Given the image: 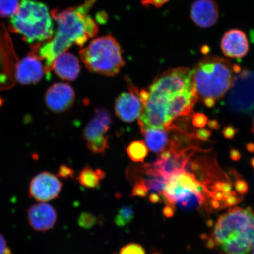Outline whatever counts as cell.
Segmentation results:
<instances>
[{
    "label": "cell",
    "instance_id": "cell-42",
    "mask_svg": "<svg viewBox=\"0 0 254 254\" xmlns=\"http://www.w3.org/2000/svg\"><path fill=\"white\" fill-rule=\"evenodd\" d=\"M252 131L254 134V120H253V128H252Z\"/></svg>",
    "mask_w": 254,
    "mask_h": 254
},
{
    "label": "cell",
    "instance_id": "cell-4",
    "mask_svg": "<svg viewBox=\"0 0 254 254\" xmlns=\"http://www.w3.org/2000/svg\"><path fill=\"white\" fill-rule=\"evenodd\" d=\"M9 23V30L21 35L28 43L49 41L55 33L49 7L36 0H21Z\"/></svg>",
    "mask_w": 254,
    "mask_h": 254
},
{
    "label": "cell",
    "instance_id": "cell-26",
    "mask_svg": "<svg viewBox=\"0 0 254 254\" xmlns=\"http://www.w3.org/2000/svg\"><path fill=\"white\" fill-rule=\"evenodd\" d=\"M148 190L144 179H138L133 186L131 196L132 198H145L148 194Z\"/></svg>",
    "mask_w": 254,
    "mask_h": 254
},
{
    "label": "cell",
    "instance_id": "cell-2",
    "mask_svg": "<svg viewBox=\"0 0 254 254\" xmlns=\"http://www.w3.org/2000/svg\"><path fill=\"white\" fill-rule=\"evenodd\" d=\"M254 245V212L250 207L234 208L221 216L208 246L225 254H248Z\"/></svg>",
    "mask_w": 254,
    "mask_h": 254
},
{
    "label": "cell",
    "instance_id": "cell-29",
    "mask_svg": "<svg viewBox=\"0 0 254 254\" xmlns=\"http://www.w3.org/2000/svg\"><path fill=\"white\" fill-rule=\"evenodd\" d=\"M74 171L72 168L63 164L59 168L58 173L57 176L63 179H73L74 177Z\"/></svg>",
    "mask_w": 254,
    "mask_h": 254
},
{
    "label": "cell",
    "instance_id": "cell-41",
    "mask_svg": "<svg viewBox=\"0 0 254 254\" xmlns=\"http://www.w3.org/2000/svg\"><path fill=\"white\" fill-rule=\"evenodd\" d=\"M251 163H252V166L254 168V158L252 159V161H251Z\"/></svg>",
    "mask_w": 254,
    "mask_h": 254
},
{
    "label": "cell",
    "instance_id": "cell-35",
    "mask_svg": "<svg viewBox=\"0 0 254 254\" xmlns=\"http://www.w3.org/2000/svg\"><path fill=\"white\" fill-rule=\"evenodd\" d=\"M166 206L163 209V214L167 218L173 217L175 212V205L166 202Z\"/></svg>",
    "mask_w": 254,
    "mask_h": 254
},
{
    "label": "cell",
    "instance_id": "cell-7",
    "mask_svg": "<svg viewBox=\"0 0 254 254\" xmlns=\"http://www.w3.org/2000/svg\"><path fill=\"white\" fill-rule=\"evenodd\" d=\"M193 88L192 70L177 68L165 72L155 79L149 88L148 94L167 98Z\"/></svg>",
    "mask_w": 254,
    "mask_h": 254
},
{
    "label": "cell",
    "instance_id": "cell-8",
    "mask_svg": "<svg viewBox=\"0 0 254 254\" xmlns=\"http://www.w3.org/2000/svg\"><path fill=\"white\" fill-rule=\"evenodd\" d=\"M228 95V106L234 112L249 114L254 109V71L244 70L234 77Z\"/></svg>",
    "mask_w": 254,
    "mask_h": 254
},
{
    "label": "cell",
    "instance_id": "cell-1",
    "mask_svg": "<svg viewBox=\"0 0 254 254\" xmlns=\"http://www.w3.org/2000/svg\"><path fill=\"white\" fill-rule=\"evenodd\" d=\"M88 5V4H87ZM87 5L51 12L57 24L56 33L42 45L35 46L37 55L45 62L44 70L50 76L54 60L66 52L73 44L82 47L88 40L96 36L98 25L88 14Z\"/></svg>",
    "mask_w": 254,
    "mask_h": 254
},
{
    "label": "cell",
    "instance_id": "cell-17",
    "mask_svg": "<svg viewBox=\"0 0 254 254\" xmlns=\"http://www.w3.org/2000/svg\"><path fill=\"white\" fill-rule=\"evenodd\" d=\"M142 104L139 92L132 88L129 93H124L117 98L115 111L117 117L123 122H134L140 116Z\"/></svg>",
    "mask_w": 254,
    "mask_h": 254
},
{
    "label": "cell",
    "instance_id": "cell-23",
    "mask_svg": "<svg viewBox=\"0 0 254 254\" xmlns=\"http://www.w3.org/2000/svg\"><path fill=\"white\" fill-rule=\"evenodd\" d=\"M147 175V177L144 179L148 190L153 192L163 193L168 180L163 176H159V175Z\"/></svg>",
    "mask_w": 254,
    "mask_h": 254
},
{
    "label": "cell",
    "instance_id": "cell-13",
    "mask_svg": "<svg viewBox=\"0 0 254 254\" xmlns=\"http://www.w3.org/2000/svg\"><path fill=\"white\" fill-rule=\"evenodd\" d=\"M45 72L41 59L34 47L29 55L25 57L18 63L16 78L21 84H36L42 79Z\"/></svg>",
    "mask_w": 254,
    "mask_h": 254
},
{
    "label": "cell",
    "instance_id": "cell-36",
    "mask_svg": "<svg viewBox=\"0 0 254 254\" xmlns=\"http://www.w3.org/2000/svg\"><path fill=\"white\" fill-rule=\"evenodd\" d=\"M236 129L232 126H227L224 129L222 134L225 138L227 139H232L236 135Z\"/></svg>",
    "mask_w": 254,
    "mask_h": 254
},
{
    "label": "cell",
    "instance_id": "cell-40",
    "mask_svg": "<svg viewBox=\"0 0 254 254\" xmlns=\"http://www.w3.org/2000/svg\"><path fill=\"white\" fill-rule=\"evenodd\" d=\"M248 150L250 152H254V144H249L247 145Z\"/></svg>",
    "mask_w": 254,
    "mask_h": 254
},
{
    "label": "cell",
    "instance_id": "cell-10",
    "mask_svg": "<svg viewBox=\"0 0 254 254\" xmlns=\"http://www.w3.org/2000/svg\"><path fill=\"white\" fill-rule=\"evenodd\" d=\"M111 117L106 109L95 110L93 119L84 130V137L88 150L96 154H102L109 148V135Z\"/></svg>",
    "mask_w": 254,
    "mask_h": 254
},
{
    "label": "cell",
    "instance_id": "cell-28",
    "mask_svg": "<svg viewBox=\"0 0 254 254\" xmlns=\"http://www.w3.org/2000/svg\"><path fill=\"white\" fill-rule=\"evenodd\" d=\"M117 254H146L145 251L142 246L138 244L131 243L123 247Z\"/></svg>",
    "mask_w": 254,
    "mask_h": 254
},
{
    "label": "cell",
    "instance_id": "cell-34",
    "mask_svg": "<svg viewBox=\"0 0 254 254\" xmlns=\"http://www.w3.org/2000/svg\"><path fill=\"white\" fill-rule=\"evenodd\" d=\"M0 254H12L7 247V241L1 234H0Z\"/></svg>",
    "mask_w": 254,
    "mask_h": 254
},
{
    "label": "cell",
    "instance_id": "cell-20",
    "mask_svg": "<svg viewBox=\"0 0 254 254\" xmlns=\"http://www.w3.org/2000/svg\"><path fill=\"white\" fill-rule=\"evenodd\" d=\"M168 131L170 130L150 129L141 132L144 135L147 147L155 153H161L166 150L170 144Z\"/></svg>",
    "mask_w": 254,
    "mask_h": 254
},
{
    "label": "cell",
    "instance_id": "cell-39",
    "mask_svg": "<svg viewBox=\"0 0 254 254\" xmlns=\"http://www.w3.org/2000/svg\"><path fill=\"white\" fill-rule=\"evenodd\" d=\"M208 125L209 128L212 129H217L220 128V125L216 120H210L208 122Z\"/></svg>",
    "mask_w": 254,
    "mask_h": 254
},
{
    "label": "cell",
    "instance_id": "cell-38",
    "mask_svg": "<svg viewBox=\"0 0 254 254\" xmlns=\"http://www.w3.org/2000/svg\"><path fill=\"white\" fill-rule=\"evenodd\" d=\"M240 153L236 150H233L231 151V158L233 161H238L240 159Z\"/></svg>",
    "mask_w": 254,
    "mask_h": 254
},
{
    "label": "cell",
    "instance_id": "cell-22",
    "mask_svg": "<svg viewBox=\"0 0 254 254\" xmlns=\"http://www.w3.org/2000/svg\"><path fill=\"white\" fill-rule=\"evenodd\" d=\"M127 154L136 163L143 162L147 156L148 150L147 145L142 141H135L131 143L127 148Z\"/></svg>",
    "mask_w": 254,
    "mask_h": 254
},
{
    "label": "cell",
    "instance_id": "cell-16",
    "mask_svg": "<svg viewBox=\"0 0 254 254\" xmlns=\"http://www.w3.org/2000/svg\"><path fill=\"white\" fill-rule=\"evenodd\" d=\"M220 11L214 0H196L190 10L193 23L200 28H210L217 23Z\"/></svg>",
    "mask_w": 254,
    "mask_h": 254
},
{
    "label": "cell",
    "instance_id": "cell-33",
    "mask_svg": "<svg viewBox=\"0 0 254 254\" xmlns=\"http://www.w3.org/2000/svg\"><path fill=\"white\" fill-rule=\"evenodd\" d=\"M211 135V132L205 129H200L196 132V137L201 141H206Z\"/></svg>",
    "mask_w": 254,
    "mask_h": 254
},
{
    "label": "cell",
    "instance_id": "cell-5",
    "mask_svg": "<svg viewBox=\"0 0 254 254\" xmlns=\"http://www.w3.org/2000/svg\"><path fill=\"white\" fill-rule=\"evenodd\" d=\"M79 55L89 71L109 77L118 74L125 65L120 44L110 35L92 40Z\"/></svg>",
    "mask_w": 254,
    "mask_h": 254
},
{
    "label": "cell",
    "instance_id": "cell-37",
    "mask_svg": "<svg viewBox=\"0 0 254 254\" xmlns=\"http://www.w3.org/2000/svg\"><path fill=\"white\" fill-rule=\"evenodd\" d=\"M149 200L152 204H158L161 202L160 193L153 192L149 196Z\"/></svg>",
    "mask_w": 254,
    "mask_h": 254
},
{
    "label": "cell",
    "instance_id": "cell-25",
    "mask_svg": "<svg viewBox=\"0 0 254 254\" xmlns=\"http://www.w3.org/2000/svg\"><path fill=\"white\" fill-rule=\"evenodd\" d=\"M20 0H0V17H11L17 11Z\"/></svg>",
    "mask_w": 254,
    "mask_h": 254
},
{
    "label": "cell",
    "instance_id": "cell-31",
    "mask_svg": "<svg viewBox=\"0 0 254 254\" xmlns=\"http://www.w3.org/2000/svg\"><path fill=\"white\" fill-rule=\"evenodd\" d=\"M169 1L170 0H142V4L145 7L152 6L155 8H160Z\"/></svg>",
    "mask_w": 254,
    "mask_h": 254
},
{
    "label": "cell",
    "instance_id": "cell-32",
    "mask_svg": "<svg viewBox=\"0 0 254 254\" xmlns=\"http://www.w3.org/2000/svg\"><path fill=\"white\" fill-rule=\"evenodd\" d=\"M236 190L237 192L239 193L240 194L244 195L247 192L248 190H249V187H248V184L245 181L240 180L237 181Z\"/></svg>",
    "mask_w": 254,
    "mask_h": 254
},
{
    "label": "cell",
    "instance_id": "cell-21",
    "mask_svg": "<svg viewBox=\"0 0 254 254\" xmlns=\"http://www.w3.org/2000/svg\"><path fill=\"white\" fill-rule=\"evenodd\" d=\"M106 176V173L101 169H93L90 167H85L79 173L77 180L82 186L88 189H95L100 185L101 180Z\"/></svg>",
    "mask_w": 254,
    "mask_h": 254
},
{
    "label": "cell",
    "instance_id": "cell-43",
    "mask_svg": "<svg viewBox=\"0 0 254 254\" xmlns=\"http://www.w3.org/2000/svg\"><path fill=\"white\" fill-rule=\"evenodd\" d=\"M252 254H254V245L253 246L252 249Z\"/></svg>",
    "mask_w": 254,
    "mask_h": 254
},
{
    "label": "cell",
    "instance_id": "cell-6",
    "mask_svg": "<svg viewBox=\"0 0 254 254\" xmlns=\"http://www.w3.org/2000/svg\"><path fill=\"white\" fill-rule=\"evenodd\" d=\"M198 150L195 147L181 148L179 141L171 139L166 150L153 163L144 166L146 174L159 175L168 180L175 174L186 171L191 155Z\"/></svg>",
    "mask_w": 254,
    "mask_h": 254
},
{
    "label": "cell",
    "instance_id": "cell-11",
    "mask_svg": "<svg viewBox=\"0 0 254 254\" xmlns=\"http://www.w3.org/2000/svg\"><path fill=\"white\" fill-rule=\"evenodd\" d=\"M63 183L58 176L49 171L36 175L31 180L30 197L39 202H47L59 197Z\"/></svg>",
    "mask_w": 254,
    "mask_h": 254
},
{
    "label": "cell",
    "instance_id": "cell-12",
    "mask_svg": "<svg viewBox=\"0 0 254 254\" xmlns=\"http://www.w3.org/2000/svg\"><path fill=\"white\" fill-rule=\"evenodd\" d=\"M166 100L167 118L170 129L173 128V121L182 116H188L198 100L195 88L183 93L165 98Z\"/></svg>",
    "mask_w": 254,
    "mask_h": 254
},
{
    "label": "cell",
    "instance_id": "cell-24",
    "mask_svg": "<svg viewBox=\"0 0 254 254\" xmlns=\"http://www.w3.org/2000/svg\"><path fill=\"white\" fill-rule=\"evenodd\" d=\"M134 218V211L131 206H123L120 209L114 221L119 227H125L131 222Z\"/></svg>",
    "mask_w": 254,
    "mask_h": 254
},
{
    "label": "cell",
    "instance_id": "cell-19",
    "mask_svg": "<svg viewBox=\"0 0 254 254\" xmlns=\"http://www.w3.org/2000/svg\"><path fill=\"white\" fill-rule=\"evenodd\" d=\"M52 70L63 80L74 81L80 72V65L77 57L64 52L54 60Z\"/></svg>",
    "mask_w": 254,
    "mask_h": 254
},
{
    "label": "cell",
    "instance_id": "cell-30",
    "mask_svg": "<svg viewBox=\"0 0 254 254\" xmlns=\"http://www.w3.org/2000/svg\"><path fill=\"white\" fill-rule=\"evenodd\" d=\"M193 125L199 128H202L208 123V118L204 114L196 113L193 117Z\"/></svg>",
    "mask_w": 254,
    "mask_h": 254
},
{
    "label": "cell",
    "instance_id": "cell-15",
    "mask_svg": "<svg viewBox=\"0 0 254 254\" xmlns=\"http://www.w3.org/2000/svg\"><path fill=\"white\" fill-rule=\"evenodd\" d=\"M75 100V92L67 84H54L46 94L45 102L50 110L55 113H61L72 106Z\"/></svg>",
    "mask_w": 254,
    "mask_h": 254
},
{
    "label": "cell",
    "instance_id": "cell-18",
    "mask_svg": "<svg viewBox=\"0 0 254 254\" xmlns=\"http://www.w3.org/2000/svg\"><path fill=\"white\" fill-rule=\"evenodd\" d=\"M221 49L224 55L230 58L241 59L249 51V43L242 30L231 29L225 32L221 41Z\"/></svg>",
    "mask_w": 254,
    "mask_h": 254
},
{
    "label": "cell",
    "instance_id": "cell-27",
    "mask_svg": "<svg viewBox=\"0 0 254 254\" xmlns=\"http://www.w3.org/2000/svg\"><path fill=\"white\" fill-rule=\"evenodd\" d=\"M97 219L93 214L89 212H82L79 215L78 222L79 226L85 229H90L97 223Z\"/></svg>",
    "mask_w": 254,
    "mask_h": 254
},
{
    "label": "cell",
    "instance_id": "cell-44",
    "mask_svg": "<svg viewBox=\"0 0 254 254\" xmlns=\"http://www.w3.org/2000/svg\"><path fill=\"white\" fill-rule=\"evenodd\" d=\"M152 254H161V253H158V252H154V253H152Z\"/></svg>",
    "mask_w": 254,
    "mask_h": 254
},
{
    "label": "cell",
    "instance_id": "cell-3",
    "mask_svg": "<svg viewBox=\"0 0 254 254\" xmlns=\"http://www.w3.org/2000/svg\"><path fill=\"white\" fill-rule=\"evenodd\" d=\"M233 66L219 57H205L193 69V83L198 98L206 107L215 106L230 90L233 81Z\"/></svg>",
    "mask_w": 254,
    "mask_h": 254
},
{
    "label": "cell",
    "instance_id": "cell-9",
    "mask_svg": "<svg viewBox=\"0 0 254 254\" xmlns=\"http://www.w3.org/2000/svg\"><path fill=\"white\" fill-rule=\"evenodd\" d=\"M204 184L196 179L193 174L184 172L175 174L168 180L163 194L165 202L176 205L181 200L196 192L206 193Z\"/></svg>",
    "mask_w": 254,
    "mask_h": 254
},
{
    "label": "cell",
    "instance_id": "cell-14",
    "mask_svg": "<svg viewBox=\"0 0 254 254\" xmlns=\"http://www.w3.org/2000/svg\"><path fill=\"white\" fill-rule=\"evenodd\" d=\"M27 217L28 224L35 231L46 232L55 226L57 214L56 209L46 202L32 205L28 209Z\"/></svg>",
    "mask_w": 254,
    "mask_h": 254
}]
</instances>
